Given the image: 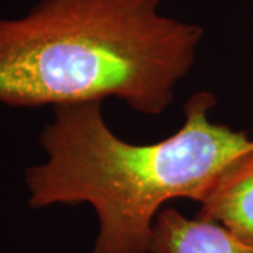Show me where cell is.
Listing matches in <instances>:
<instances>
[{"label": "cell", "mask_w": 253, "mask_h": 253, "mask_svg": "<svg viewBox=\"0 0 253 253\" xmlns=\"http://www.w3.org/2000/svg\"><path fill=\"white\" fill-rule=\"evenodd\" d=\"M163 0H38L0 18V104L103 103L159 116L196 62L204 28L161 11Z\"/></svg>", "instance_id": "cell-1"}, {"label": "cell", "mask_w": 253, "mask_h": 253, "mask_svg": "<svg viewBox=\"0 0 253 253\" xmlns=\"http://www.w3.org/2000/svg\"><path fill=\"white\" fill-rule=\"evenodd\" d=\"M215 96L197 91L183 126L162 141L132 144L107 124L101 103L54 107L40 145L46 159L26 170L28 206L89 204L97 217L91 253H148L163 206L200 203L253 138L211 120Z\"/></svg>", "instance_id": "cell-2"}, {"label": "cell", "mask_w": 253, "mask_h": 253, "mask_svg": "<svg viewBox=\"0 0 253 253\" xmlns=\"http://www.w3.org/2000/svg\"><path fill=\"white\" fill-rule=\"evenodd\" d=\"M199 204L200 218L253 246V139L221 170Z\"/></svg>", "instance_id": "cell-3"}, {"label": "cell", "mask_w": 253, "mask_h": 253, "mask_svg": "<svg viewBox=\"0 0 253 253\" xmlns=\"http://www.w3.org/2000/svg\"><path fill=\"white\" fill-rule=\"evenodd\" d=\"M148 253H253V246L217 222L165 207L156 218Z\"/></svg>", "instance_id": "cell-4"}]
</instances>
